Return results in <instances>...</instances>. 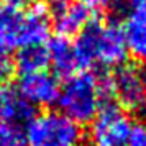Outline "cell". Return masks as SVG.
Returning a JSON list of instances; mask_svg holds the SVG:
<instances>
[{"label":"cell","mask_w":146,"mask_h":146,"mask_svg":"<svg viewBox=\"0 0 146 146\" xmlns=\"http://www.w3.org/2000/svg\"><path fill=\"white\" fill-rule=\"evenodd\" d=\"M58 77L46 71L21 74L18 82V94L33 107H51L59 97Z\"/></svg>","instance_id":"cell-8"},{"label":"cell","mask_w":146,"mask_h":146,"mask_svg":"<svg viewBox=\"0 0 146 146\" xmlns=\"http://www.w3.org/2000/svg\"><path fill=\"white\" fill-rule=\"evenodd\" d=\"M110 94L108 77H97L90 72H74L59 89L61 112L76 123H89L102 107V100Z\"/></svg>","instance_id":"cell-3"},{"label":"cell","mask_w":146,"mask_h":146,"mask_svg":"<svg viewBox=\"0 0 146 146\" xmlns=\"http://www.w3.org/2000/svg\"><path fill=\"white\" fill-rule=\"evenodd\" d=\"M49 33V15L43 3L21 10L0 2V49H20L44 43Z\"/></svg>","instance_id":"cell-2"},{"label":"cell","mask_w":146,"mask_h":146,"mask_svg":"<svg viewBox=\"0 0 146 146\" xmlns=\"http://www.w3.org/2000/svg\"><path fill=\"white\" fill-rule=\"evenodd\" d=\"M35 117L33 105L18 92L0 86V121L21 126Z\"/></svg>","instance_id":"cell-10"},{"label":"cell","mask_w":146,"mask_h":146,"mask_svg":"<svg viewBox=\"0 0 146 146\" xmlns=\"http://www.w3.org/2000/svg\"><path fill=\"white\" fill-rule=\"evenodd\" d=\"M0 146H27L21 126L0 121Z\"/></svg>","instance_id":"cell-13"},{"label":"cell","mask_w":146,"mask_h":146,"mask_svg":"<svg viewBox=\"0 0 146 146\" xmlns=\"http://www.w3.org/2000/svg\"><path fill=\"white\" fill-rule=\"evenodd\" d=\"M128 2V5L131 7V5H138V3H143V2H146V0H126Z\"/></svg>","instance_id":"cell-19"},{"label":"cell","mask_w":146,"mask_h":146,"mask_svg":"<svg viewBox=\"0 0 146 146\" xmlns=\"http://www.w3.org/2000/svg\"><path fill=\"white\" fill-rule=\"evenodd\" d=\"M12 71H13V62L10 61L8 54L3 49H0V86H3L10 79Z\"/></svg>","instance_id":"cell-15"},{"label":"cell","mask_w":146,"mask_h":146,"mask_svg":"<svg viewBox=\"0 0 146 146\" xmlns=\"http://www.w3.org/2000/svg\"><path fill=\"white\" fill-rule=\"evenodd\" d=\"M46 49H48L49 66H53L56 74L69 77L74 72H77L80 64H79V59H77L76 48L69 41V38L59 35V36H56V38L49 41Z\"/></svg>","instance_id":"cell-11"},{"label":"cell","mask_w":146,"mask_h":146,"mask_svg":"<svg viewBox=\"0 0 146 146\" xmlns=\"http://www.w3.org/2000/svg\"><path fill=\"white\" fill-rule=\"evenodd\" d=\"M90 123V146H126L133 123L120 105L105 102Z\"/></svg>","instance_id":"cell-5"},{"label":"cell","mask_w":146,"mask_h":146,"mask_svg":"<svg viewBox=\"0 0 146 146\" xmlns=\"http://www.w3.org/2000/svg\"><path fill=\"white\" fill-rule=\"evenodd\" d=\"M15 66L20 74L46 71V67L49 66L46 46L40 43V44H28V46L20 48L15 58Z\"/></svg>","instance_id":"cell-12"},{"label":"cell","mask_w":146,"mask_h":146,"mask_svg":"<svg viewBox=\"0 0 146 146\" xmlns=\"http://www.w3.org/2000/svg\"><path fill=\"white\" fill-rule=\"evenodd\" d=\"M43 5L49 15V20H53L56 31L66 38L79 35L92 20L90 8L76 0H44Z\"/></svg>","instance_id":"cell-7"},{"label":"cell","mask_w":146,"mask_h":146,"mask_svg":"<svg viewBox=\"0 0 146 146\" xmlns=\"http://www.w3.org/2000/svg\"><path fill=\"white\" fill-rule=\"evenodd\" d=\"M25 141L27 146H82L84 133L62 112H43L27 123Z\"/></svg>","instance_id":"cell-4"},{"label":"cell","mask_w":146,"mask_h":146,"mask_svg":"<svg viewBox=\"0 0 146 146\" xmlns=\"http://www.w3.org/2000/svg\"><path fill=\"white\" fill-rule=\"evenodd\" d=\"M110 94L115 95L123 108L138 115H146V90L141 82L139 71L123 64L108 77Z\"/></svg>","instance_id":"cell-6"},{"label":"cell","mask_w":146,"mask_h":146,"mask_svg":"<svg viewBox=\"0 0 146 146\" xmlns=\"http://www.w3.org/2000/svg\"><path fill=\"white\" fill-rule=\"evenodd\" d=\"M126 146H146V121H138L131 125Z\"/></svg>","instance_id":"cell-14"},{"label":"cell","mask_w":146,"mask_h":146,"mask_svg":"<svg viewBox=\"0 0 146 146\" xmlns=\"http://www.w3.org/2000/svg\"><path fill=\"white\" fill-rule=\"evenodd\" d=\"M3 3H8V5H12V7H25V5H28L31 0H2Z\"/></svg>","instance_id":"cell-17"},{"label":"cell","mask_w":146,"mask_h":146,"mask_svg":"<svg viewBox=\"0 0 146 146\" xmlns=\"http://www.w3.org/2000/svg\"><path fill=\"white\" fill-rule=\"evenodd\" d=\"M74 48L80 67H113L126 58L121 28L110 21L90 20L79 33Z\"/></svg>","instance_id":"cell-1"},{"label":"cell","mask_w":146,"mask_h":146,"mask_svg":"<svg viewBox=\"0 0 146 146\" xmlns=\"http://www.w3.org/2000/svg\"><path fill=\"white\" fill-rule=\"evenodd\" d=\"M139 76H141V82H143V87H145V90H146V62H145V66H143V69L139 71Z\"/></svg>","instance_id":"cell-18"},{"label":"cell","mask_w":146,"mask_h":146,"mask_svg":"<svg viewBox=\"0 0 146 146\" xmlns=\"http://www.w3.org/2000/svg\"><path fill=\"white\" fill-rule=\"evenodd\" d=\"M126 53L146 62V2L131 5L121 27Z\"/></svg>","instance_id":"cell-9"},{"label":"cell","mask_w":146,"mask_h":146,"mask_svg":"<svg viewBox=\"0 0 146 146\" xmlns=\"http://www.w3.org/2000/svg\"><path fill=\"white\" fill-rule=\"evenodd\" d=\"M76 2H79L89 8H104L107 5H110L112 0H76Z\"/></svg>","instance_id":"cell-16"}]
</instances>
